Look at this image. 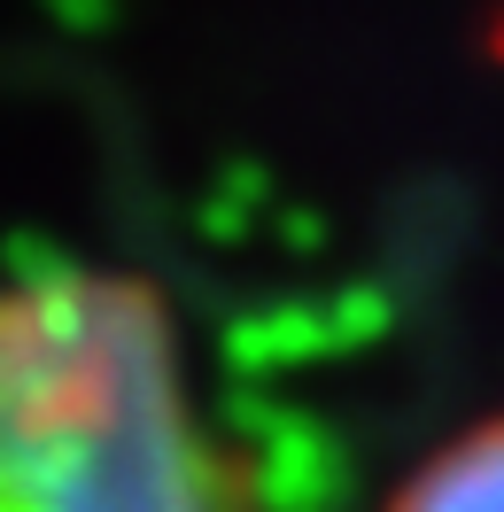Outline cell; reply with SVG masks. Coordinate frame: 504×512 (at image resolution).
I'll use <instances>...</instances> for the list:
<instances>
[{
  "mask_svg": "<svg viewBox=\"0 0 504 512\" xmlns=\"http://www.w3.org/2000/svg\"><path fill=\"white\" fill-rule=\"evenodd\" d=\"M0 512H264L148 272L55 256L0 280Z\"/></svg>",
  "mask_w": 504,
  "mask_h": 512,
  "instance_id": "obj_1",
  "label": "cell"
},
{
  "mask_svg": "<svg viewBox=\"0 0 504 512\" xmlns=\"http://www.w3.org/2000/svg\"><path fill=\"white\" fill-rule=\"evenodd\" d=\"M380 512H504V412L458 427L442 450H427Z\"/></svg>",
  "mask_w": 504,
  "mask_h": 512,
  "instance_id": "obj_2",
  "label": "cell"
}]
</instances>
